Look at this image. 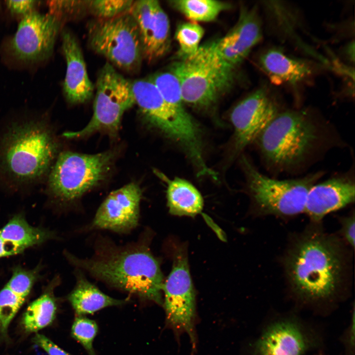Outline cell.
I'll return each instance as SVG.
<instances>
[{
	"label": "cell",
	"instance_id": "obj_11",
	"mask_svg": "<svg viewBox=\"0 0 355 355\" xmlns=\"http://www.w3.org/2000/svg\"><path fill=\"white\" fill-rule=\"evenodd\" d=\"M163 306L166 321L177 333L186 332L195 344V293L185 251L180 248L174 256L172 270L163 287Z\"/></svg>",
	"mask_w": 355,
	"mask_h": 355
},
{
	"label": "cell",
	"instance_id": "obj_7",
	"mask_svg": "<svg viewBox=\"0 0 355 355\" xmlns=\"http://www.w3.org/2000/svg\"><path fill=\"white\" fill-rule=\"evenodd\" d=\"M242 166L249 193L261 213L293 216L304 212L308 193L324 174L322 171L289 179H277L260 173L245 156Z\"/></svg>",
	"mask_w": 355,
	"mask_h": 355
},
{
	"label": "cell",
	"instance_id": "obj_19",
	"mask_svg": "<svg viewBox=\"0 0 355 355\" xmlns=\"http://www.w3.org/2000/svg\"><path fill=\"white\" fill-rule=\"evenodd\" d=\"M308 341L300 326L292 321L276 322L267 327L255 345V355H303Z\"/></svg>",
	"mask_w": 355,
	"mask_h": 355
},
{
	"label": "cell",
	"instance_id": "obj_28",
	"mask_svg": "<svg viewBox=\"0 0 355 355\" xmlns=\"http://www.w3.org/2000/svg\"><path fill=\"white\" fill-rule=\"evenodd\" d=\"M98 332L95 321L84 316H77L71 328V336L85 349L88 355H96L93 348L94 340Z\"/></svg>",
	"mask_w": 355,
	"mask_h": 355
},
{
	"label": "cell",
	"instance_id": "obj_15",
	"mask_svg": "<svg viewBox=\"0 0 355 355\" xmlns=\"http://www.w3.org/2000/svg\"><path fill=\"white\" fill-rule=\"evenodd\" d=\"M139 29L143 58L149 62L164 55L170 46V23L159 1H134L129 11Z\"/></svg>",
	"mask_w": 355,
	"mask_h": 355
},
{
	"label": "cell",
	"instance_id": "obj_14",
	"mask_svg": "<svg viewBox=\"0 0 355 355\" xmlns=\"http://www.w3.org/2000/svg\"><path fill=\"white\" fill-rule=\"evenodd\" d=\"M142 192L135 183L111 192L99 207L88 229L127 233L138 225Z\"/></svg>",
	"mask_w": 355,
	"mask_h": 355
},
{
	"label": "cell",
	"instance_id": "obj_9",
	"mask_svg": "<svg viewBox=\"0 0 355 355\" xmlns=\"http://www.w3.org/2000/svg\"><path fill=\"white\" fill-rule=\"evenodd\" d=\"M135 104L131 81L106 62L98 75L91 119L83 129L64 135L68 138H80L103 132L115 137L123 115Z\"/></svg>",
	"mask_w": 355,
	"mask_h": 355
},
{
	"label": "cell",
	"instance_id": "obj_27",
	"mask_svg": "<svg viewBox=\"0 0 355 355\" xmlns=\"http://www.w3.org/2000/svg\"><path fill=\"white\" fill-rule=\"evenodd\" d=\"M204 34L203 28L196 22H185L178 26L175 36L181 59L188 58L197 52Z\"/></svg>",
	"mask_w": 355,
	"mask_h": 355
},
{
	"label": "cell",
	"instance_id": "obj_1",
	"mask_svg": "<svg viewBox=\"0 0 355 355\" xmlns=\"http://www.w3.org/2000/svg\"><path fill=\"white\" fill-rule=\"evenodd\" d=\"M254 142L264 167L276 175L302 172L343 143L330 122L308 109L281 110Z\"/></svg>",
	"mask_w": 355,
	"mask_h": 355
},
{
	"label": "cell",
	"instance_id": "obj_25",
	"mask_svg": "<svg viewBox=\"0 0 355 355\" xmlns=\"http://www.w3.org/2000/svg\"><path fill=\"white\" fill-rule=\"evenodd\" d=\"M170 5L191 22H210L230 7L229 3L213 0H176Z\"/></svg>",
	"mask_w": 355,
	"mask_h": 355
},
{
	"label": "cell",
	"instance_id": "obj_6",
	"mask_svg": "<svg viewBox=\"0 0 355 355\" xmlns=\"http://www.w3.org/2000/svg\"><path fill=\"white\" fill-rule=\"evenodd\" d=\"M135 104L146 121L185 151L195 166L205 162L199 126L187 111H178L169 106L148 78L131 81Z\"/></svg>",
	"mask_w": 355,
	"mask_h": 355
},
{
	"label": "cell",
	"instance_id": "obj_35",
	"mask_svg": "<svg viewBox=\"0 0 355 355\" xmlns=\"http://www.w3.org/2000/svg\"><path fill=\"white\" fill-rule=\"evenodd\" d=\"M343 236L348 244L354 248L355 247V214L345 217L341 220Z\"/></svg>",
	"mask_w": 355,
	"mask_h": 355
},
{
	"label": "cell",
	"instance_id": "obj_16",
	"mask_svg": "<svg viewBox=\"0 0 355 355\" xmlns=\"http://www.w3.org/2000/svg\"><path fill=\"white\" fill-rule=\"evenodd\" d=\"M351 171L315 184L309 191L304 213L316 222L355 201V183Z\"/></svg>",
	"mask_w": 355,
	"mask_h": 355
},
{
	"label": "cell",
	"instance_id": "obj_24",
	"mask_svg": "<svg viewBox=\"0 0 355 355\" xmlns=\"http://www.w3.org/2000/svg\"><path fill=\"white\" fill-rule=\"evenodd\" d=\"M57 312L55 299L51 292H45L27 307L22 319L25 331L36 332L51 324Z\"/></svg>",
	"mask_w": 355,
	"mask_h": 355
},
{
	"label": "cell",
	"instance_id": "obj_20",
	"mask_svg": "<svg viewBox=\"0 0 355 355\" xmlns=\"http://www.w3.org/2000/svg\"><path fill=\"white\" fill-rule=\"evenodd\" d=\"M258 64L271 82L276 85H296L310 77L314 71L311 63L291 57L277 47L262 52Z\"/></svg>",
	"mask_w": 355,
	"mask_h": 355
},
{
	"label": "cell",
	"instance_id": "obj_31",
	"mask_svg": "<svg viewBox=\"0 0 355 355\" xmlns=\"http://www.w3.org/2000/svg\"><path fill=\"white\" fill-rule=\"evenodd\" d=\"M134 0H88V12L97 19H106L129 12Z\"/></svg>",
	"mask_w": 355,
	"mask_h": 355
},
{
	"label": "cell",
	"instance_id": "obj_17",
	"mask_svg": "<svg viewBox=\"0 0 355 355\" xmlns=\"http://www.w3.org/2000/svg\"><path fill=\"white\" fill-rule=\"evenodd\" d=\"M262 36V23L257 8H245L232 29L215 40L216 47L222 59L234 68L247 57Z\"/></svg>",
	"mask_w": 355,
	"mask_h": 355
},
{
	"label": "cell",
	"instance_id": "obj_34",
	"mask_svg": "<svg viewBox=\"0 0 355 355\" xmlns=\"http://www.w3.org/2000/svg\"><path fill=\"white\" fill-rule=\"evenodd\" d=\"M37 2L36 0H7L6 4L11 13L24 16L34 11Z\"/></svg>",
	"mask_w": 355,
	"mask_h": 355
},
{
	"label": "cell",
	"instance_id": "obj_23",
	"mask_svg": "<svg viewBox=\"0 0 355 355\" xmlns=\"http://www.w3.org/2000/svg\"><path fill=\"white\" fill-rule=\"evenodd\" d=\"M0 237L21 253L25 249L51 238L52 233L32 226L22 216L17 215L0 229Z\"/></svg>",
	"mask_w": 355,
	"mask_h": 355
},
{
	"label": "cell",
	"instance_id": "obj_13",
	"mask_svg": "<svg viewBox=\"0 0 355 355\" xmlns=\"http://www.w3.org/2000/svg\"><path fill=\"white\" fill-rule=\"evenodd\" d=\"M281 111L278 102L263 88L255 90L238 103L230 113L234 129L235 154H240L253 142Z\"/></svg>",
	"mask_w": 355,
	"mask_h": 355
},
{
	"label": "cell",
	"instance_id": "obj_12",
	"mask_svg": "<svg viewBox=\"0 0 355 355\" xmlns=\"http://www.w3.org/2000/svg\"><path fill=\"white\" fill-rule=\"evenodd\" d=\"M62 22L49 14L34 11L24 16L8 43L15 59L33 63L48 59L53 52Z\"/></svg>",
	"mask_w": 355,
	"mask_h": 355
},
{
	"label": "cell",
	"instance_id": "obj_10",
	"mask_svg": "<svg viewBox=\"0 0 355 355\" xmlns=\"http://www.w3.org/2000/svg\"><path fill=\"white\" fill-rule=\"evenodd\" d=\"M88 36L91 48L111 65L129 72L140 68L143 57L139 29L130 12L92 21L88 27Z\"/></svg>",
	"mask_w": 355,
	"mask_h": 355
},
{
	"label": "cell",
	"instance_id": "obj_33",
	"mask_svg": "<svg viewBox=\"0 0 355 355\" xmlns=\"http://www.w3.org/2000/svg\"><path fill=\"white\" fill-rule=\"evenodd\" d=\"M33 341L48 355H71L44 335L36 334L33 338Z\"/></svg>",
	"mask_w": 355,
	"mask_h": 355
},
{
	"label": "cell",
	"instance_id": "obj_29",
	"mask_svg": "<svg viewBox=\"0 0 355 355\" xmlns=\"http://www.w3.org/2000/svg\"><path fill=\"white\" fill-rule=\"evenodd\" d=\"M25 300L6 285L0 291V334L1 335H6L11 320Z\"/></svg>",
	"mask_w": 355,
	"mask_h": 355
},
{
	"label": "cell",
	"instance_id": "obj_2",
	"mask_svg": "<svg viewBox=\"0 0 355 355\" xmlns=\"http://www.w3.org/2000/svg\"><path fill=\"white\" fill-rule=\"evenodd\" d=\"M71 264L111 287L129 292L142 301L163 305V276L158 260L142 243L117 247L103 241L91 258L69 253Z\"/></svg>",
	"mask_w": 355,
	"mask_h": 355
},
{
	"label": "cell",
	"instance_id": "obj_32",
	"mask_svg": "<svg viewBox=\"0 0 355 355\" xmlns=\"http://www.w3.org/2000/svg\"><path fill=\"white\" fill-rule=\"evenodd\" d=\"M36 276L35 272L16 269L6 286L15 294L25 299L31 291Z\"/></svg>",
	"mask_w": 355,
	"mask_h": 355
},
{
	"label": "cell",
	"instance_id": "obj_3",
	"mask_svg": "<svg viewBox=\"0 0 355 355\" xmlns=\"http://www.w3.org/2000/svg\"><path fill=\"white\" fill-rule=\"evenodd\" d=\"M57 143L43 116L11 122L0 134V182L34 185L48 176Z\"/></svg>",
	"mask_w": 355,
	"mask_h": 355
},
{
	"label": "cell",
	"instance_id": "obj_36",
	"mask_svg": "<svg viewBox=\"0 0 355 355\" xmlns=\"http://www.w3.org/2000/svg\"><path fill=\"white\" fill-rule=\"evenodd\" d=\"M19 253L13 246L5 242L0 237V258Z\"/></svg>",
	"mask_w": 355,
	"mask_h": 355
},
{
	"label": "cell",
	"instance_id": "obj_22",
	"mask_svg": "<svg viewBox=\"0 0 355 355\" xmlns=\"http://www.w3.org/2000/svg\"><path fill=\"white\" fill-rule=\"evenodd\" d=\"M75 277V287L68 298L77 316L92 314L107 307L120 306L128 301L106 294L90 282L80 270L76 271Z\"/></svg>",
	"mask_w": 355,
	"mask_h": 355
},
{
	"label": "cell",
	"instance_id": "obj_30",
	"mask_svg": "<svg viewBox=\"0 0 355 355\" xmlns=\"http://www.w3.org/2000/svg\"><path fill=\"white\" fill-rule=\"evenodd\" d=\"M49 13L62 23L85 15L88 12V0H50Z\"/></svg>",
	"mask_w": 355,
	"mask_h": 355
},
{
	"label": "cell",
	"instance_id": "obj_18",
	"mask_svg": "<svg viewBox=\"0 0 355 355\" xmlns=\"http://www.w3.org/2000/svg\"><path fill=\"white\" fill-rule=\"evenodd\" d=\"M62 39L67 65L64 94L71 104L85 103L92 97L94 86L89 77L81 48L73 34L67 30L62 32Z\"/></svg>",
	"mask_w": 355,
	"mask_h": 355
},
{
	"label": "cell",
	"instance_id": "obj_26",
	"mask_svg": "<svg viewBox=\"0 0 355 355\" xmlns=\"http://www.w3.org/2000/svg\"><path fill=\"white\" fill-rule=\"evenodd\" d=\"M149 78L169 106L178 111H187L183 106L178 81L171 71L157 72Z\"/></svg>",
	"mask_w": 355,
	"mask_h": 355
},
{
	"label": "cell",
	"instance_id": "obj_8",
	"mask_svg": "<svg viewBox=\"0 0 355 355\" xmlns=\"http://www.w3.org/2000/svg\"><path fill=\"white\" fill-rule=\"evenodd\" d=\"M114 156L113 150L94 154L62 152L47 176L48 192L62 201L79 198L105 179Z\"/></svg>",
	"mask_w": 355,
	"mask_h": 355
},
{
	"label": "cell",
	"instance_id": "obj_5",
	"mask_svg": "<svg viewBox=\"0 0 355 355\" xmlns=\"http://www.w3.org/2000/svg\"><path fill=\"white\" fill-rule=\"evenodd\" d=\"M234 69L222 59L213 41L174 64L171 71L178 81L183 103L207 109L231 86Z\"/></svg>",
	"mask_w": 355,
	"mask_h": 355
},
{
	"label": "cell",
	"instance_id": "obj_4",
	"mask_svg": "<svg viewBox=\"0 0 355 355\" xmlns=\"http://www.w3.org/2000/svg\"><path fill=\"white\" fill-rule=\"evenodd\" d=\"M340 245L319 231L306 233L293 245L285 259L292 288L311 301L326 300L342 285L345 263Z\"/></svg>",
	"mask_w": 355,
	"mask_h": 355
},
{
	"label": "cell",
	"instance_id": "obj_21",
	"mask_svg": "<svg viewBox=\"0 0 355 355\" xmlns=\"http://www.w3.org/2000/svg\"><path fill=\"white\" fill-rule=\"evenodd\" d=\"M154 173L167 184L166 197L170 213L193 217L201 212L203 199L192 184L179 178L169 179L157 170H154Z\"/></svg>",
	"mask_w": 355,
	"mask_h": 355
}]
</instances>
